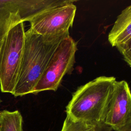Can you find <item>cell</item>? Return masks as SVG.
<instances>
[{
  "instance_id": "15",
  "label": "cell",
  "mask_w": 131,
  "mask_h": 131,
  "mask_svg": "<svg viewBox=\"0 0 131 131\" xmlns=\"http://www.w3.org/2000/svg\"><path fill=\"white\" fill-rule=\"evenodd\" d=\"M2 102V99H1V97H0V104Z\"/></svg>"
},
{
  "instance_id": "12",
  "label": "cell",
  "mask_w": 131,
  "mask_h": 131,
  "mask_svg": "<svg viewBox=\"0 0 131 131\" xmlns=\"http://www.w3.org/2000/svg\"><path fill=\"white\" fill-rule=\"evenodd\" d=\"M96 131H114L111 127L105 125L103 123H100L97 125Z\"/></svg>"
},
{
  "instance_id": "3",
  "label": "cell",
  "mask_w": 131,
  "mask_h": 131,
  "mask_svg": "<svg viewBox=\"0 0 131 131\" xmlns=\"http://www.w3.org/2000/svg\"><path fill=\"white\" fill-rule=\"evenodd\" d=\"M24 23L12 27L2 38L0 50V88L13 94L17 83L24 46Z\"/></svg>"
},
{
  "instance_id": "7",
  "label": "cell",
  "mask_w": 131,
  "mask_h": 131,
  "mask_svg": "<svg viewBox=\"0 0 131 131\" xmlns=\"http://www.w3.org/2000/svg\"><path fill=\"white\" fill-rule=\"evenodd\" d=\"M131 119V92L124 80L116 81L106 105L102 123L114 131L123 127Z\"/></svg>"
},
{
  "instance_id": "1",
  "label": "cell",
  "mask_w": 131,
  "mask_h": 131,
  "mask_svg": "<svg viewBox=\"0 0 131 131\" xmlns=\"http://www.w3.org/2000/svg\"><path fill=\"white\" fill-rule=\"evenodd\" d=\"M64 38L43 36L30 28L25 32L21 64L13 95L33 94L54 52Z\"/></svg>"
},
{
  "instance_id": "8",
  "label": "cell",
  "mask_w": 131,
  "mask_h": 131,
  "mask_svg": "<svg viewBox=\"0 0 131 131\" xmlns=\"http://www.w3.org/2000/svg\"><path fill=\"white\" fill-rule=\"evenodd\" d=\"M131 38V5L122 11L108 35L112 47L121 45Z\"/></svg>"
},
{
  "instance_id": "6",
  "label": "cell",
  "mask_w": 131,
  "mask_h": 131,
  "mask_svg": "<svg viewBox=\"0 0 131 131\" xmlns=\"http://www.w3.org/2000/svg\"><path fill=\"white\" fill-rule=\"evenodd\" d=\"M62 0H0V39L10 28L33 18Z\"/></svg>"
},
{
  "instance_id": "10",
  "label": "cell",
  "mask_w": 131,
  "mask_h": 131,
  "mask_svg": "<svg viewBox=\"0 0 131 131\" xmlns=\"http://www.w3.org/2000/svg\"><path fill=\"white\" fill-rule=\"evenodd\" d=\"M98 125L76 121L67 116L61 131H96Z\"/></svg>"
},
{
  "instance_id": "9",
  "label": "cell",
  "mask_w": 131,
  "mask_h": 131,
  "mask_svg": "<svg viewBox=\"0 0 131 131\" xmlns=\"http://www.w3.org/2000/svg\"><path fill=\"white\" fill-rule=\"evenodd\" d=\"M23 122L18 111H0V131H23Z\"/></svg>"
},
{
  "instance_id": "13",
  "label": "cell",
  "mask_w": 131,
  "mask_h": 131,
  "mask_svg": "<svg viewBox=\"0 0 131 131\" xmlns=\"http://www.w3.org/2000/svg\"><path fill=\"white\" fill-rule=\"evenodd\" d=\"M116 131H131V119L123 127Z\"/></svg>"
},
{
  "instance_id": "5",
  "label": "cell",
  "mask_w": 131,
  "mask_h": 131,
  "mask_svg": "<svg viewBox=\"0 0 131 131\" xmlns=\"http://www.w3.org/2000/svg\"><path fill=\"white\" fill-rule=\"evenodd\" d=\"M75 1L62 0L33 18L30 29L43 36L67 38L72 27L76 11Z\"/></svg>"
},
{
  "instance_id": "2",
  "label": "cell",
  "mask_w": 131,
  "mask_h": 131,
  "mask_svg": "<svg viewBox=\"0 0 131 131\" xmlns=\"http://www.w3.org/2000/svg\"><path fill=\"white\" fill-rule=\"evenodd\" d=\"M116 81L114 77L100 76L79 86L66 106L67 116L73 120L98 125Z\"/></svg>"
},
{
  "instance_id": "14",
  "label": "cell",
  "mask_w": 131,
  "mask_h": 131,
  "mask_svg": "<svg viewBox=\"0 0 131 131\" xmlns=\"http://www.w3.org/2000/svg\"><path fill=\"white\" fill-rule=\"evenodd\" d=\"M2 39H0V50H1V45H2Z\"/></svg>"
},
{
  "instance_id": "4",
  "label": "cell",
  "mask_w": 131,
  "mask_h": 131,
  "mask_svg": "<svg viewBox=\"0 0 131 131\" xmlns=\"http://www.w3.org/2000/svg\"><path fill=\"white\" fill-rule=\"evenodd\" d=\"M77 49V43L70 36L60 41L36 85L33 94L58 89L64 76L71 74L73 70Z\"/></svg>"
},
{
  "instance_id": "11",
  "label": "cell",
  "mask_w": 131,
  "mask_h": 131,
  "mask_svg": "<svg viewBox=\"0 0 131 131\" xmlns=\"http://www.w3.org/2000/svg\"><path fill=\"white\" fill-rule=\"evenodd\" d=\"M116 47L123 56L124 60L131 67V38Z\"/></svg>"
}]
</instances>
